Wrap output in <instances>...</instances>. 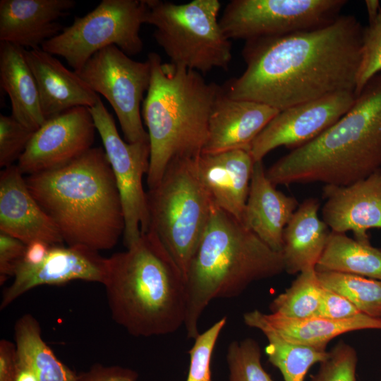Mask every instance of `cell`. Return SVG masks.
<instances>
[{
	"label": "cell",
	"instance_id": "d590c367",
	"mask_svg": "<svg viewBox=\"0 0 381 381\" xmlns=\"http://www.w3.org/2000/svg\"><path fill=\"white\" fill-rule=\"evenodd\" d=\"M26 244L21 241L0 231V284L2 285L23 260Z\"/></svg>",
	"mask_w": 381,
	"mask_h": 381
},
{
	"label": "cell",
	"instance_id": "60d3db41",
	"mask_svg": "<svg viewBox=\"0 0 381 381\" xmlns=\"http://www.w3.org/2000/svg\"><path fill=\"white\" fill-rule=\"evenodd\" d=\"M13 381H39L35 373L27 367L16 363V370Z\"/></svg>",
	"mask_w": 381,
	"mask_h": 381
},
{
	"label": "cell",
	"instance_id": "30bf717a",
	"mask_svg": "<svg viewBox=\"0 0 381 381\" xmlns=\"http://www.w3.org/2000/svg\"><path fill=\"white\" fill-rule=\"evenodd\" d=\"M345 0H232L219 18L229 40L285 35L327 25L335 20Z\"/></svg>",
	"mask_w": 381,
	"mask_h": 381
},
{
	"label": "cell",
	"instance_id": "b9f144b4",
	"mask_svg": "<svg viewBox=\"0 0 381 381\" xmlns=\"http://www.w3.org/2000/svg\"><path fill=\"white\" fill-rule=\"evenodd\" d=\"M365 5L368 17V21L375 18L381 9V5L378 0H366Z\"/></svg>",
	"mask_w": 381,
	"mask_h": 381
},
{
	"label": "cell",
	"instance_id": "4fadbf2b",
	"mask_svg": "<svg viewBox=\"0 0 381 381\" xmlns=\"http://www.w3.org/2000/svg\"><path fill=\"white\" fill-rule=\"evenodd\" d=\"M356 98L353 92L343 91L280 111L252 143L254 162L279 147L293 150L312 141L342 117Z\"/></svg>",
	"mask_w": 381,
	"mask_h": 381
},
{
	"label": "cell",
	"instance_id": "ffe728a7",
	"mask_svg": "<svg viewBox=\"0 0 381 381\" xmlns=\"http://www.w3.org/2000/svg\"><path fill=\"white\" fill-rule=\"evenodd\" d=\"M75 4L73 0H1L0 42L41 48L61 32L59 20Z\"/></svg>",
	"mask_w": 381,
	"mask_h": 381
},
{
	"label": "cell",
	"instance_id": "603a6c76",
	"mask_svg": "<svg viewBox=\"0 0 381 381\" xmlns=\"http://www.w3.org/2000/svg\"><path fill=\"white\" fill-rule=\"evenodd\" d=\"M319 207L318 199H306L284 228L282 254L289 274L315 268L325 250L331 230L320 219Z\"/></svg>",
	"mask_w": 381,
	"mask_h": 381
},
{
	"label": "cell",
	"instance_id": "4316f807",
	"mask_svg": "<svg viewBox=\"0 0 381 381\" xmlns=\"http://www.w3.org/2000/svg\"><path fill=\"white\" fill-rule=\"evenodd\" d=\"M243 322L247 326L259 329L265 336L268 342L265 348L268 361L279 370L284 381H304L309 369L329 356L327 350L286 340L265 322L258 310L244 313Z\"/></svg>",
	"mask_w": 381,
	"mask_h": 381
},
{
	"label": "cell",
	"instance_id": "1f68e13d",
	"mask_svg": "<svg viewBox=\"0 0 381 381\" xmlns=\"http://www.w3.org/2000/svg\"><path fill=\"white\" fill-rule=\"evenodd\" d=\"M381 73V9L368 21L362 33L361 61L356 75L355 94L357 96L366 84Z\"/></svg>",
	"mask_w": 381,
	"mask_h": 381
},
{
	"label": "cell",
	"instance_id": "7c38bea8",
	"mask_svg": "<svg viewBox=\"0 0 381 381\" xmlns=\"http://www.w3.org/2000/svg\"><path fill=\"white\" fill-rule=\"evenodd\" d=\"M112 169L123 210L124 243H135L149 228L147 193L143 186L150 166L149 141L128 143L122 139L114 119L101 99L89 108Z\"/></svg>",
	"mask_w": 381,
	"mask_h": 381
},
{
	"label": "cell",
	"instance_id": "9a60e30c",
	"mask_svg": "<svg viewBox=\"0 0 381 381\" xmlns=\"http://www.w3.org/2000/svg\"><path fill=\"white\" fill-rule=\"evenodd\" d=\"M107 274V258L98 251L83 246H52L38 265H18L11 284L2 294L0 309L40 285H61L73 280L103 284Z\"/></svg>",
	"mask_w": 381,
	"mask_h": 381
},
{
	"label": "cell",
	"instance_id": "5b68a950",
	"mask_svg": "<svg viewBox=\"0 0 381 381\" xmlns=\"http://www.w3.org/2000/svg\"><path fill=\"white\" fill-rule=\"evenodd\" d=\"M284 272L282 253L265 243L237 219L212 205L209 221L186 276L184 327L188 339L214 299L239 296L254 282Z\"/></svg>",
	"mask_w": 381,
	"mask_h": 381
},
{
	"label": "cell",
	"instance_id": "ac0fdd59",
	"mask_svg": "<svg viewBox=\"0 0 381 381\" xmlns=\"http://www.w3.org/2000/svg\"><path fill=\"white\" fill-rule=\"evenodd\" d=\"M279 111L256 102L232 99L222 87L211 111L202 152L250 151L253 141Z\"/></svg>",
	"mask_w": 381,
	"mask_h": 381
},
{
	"label": "cell",
	"instance_id": "7a4b0ae2",
	"mask_svg": "<svg viewBox=\"0 0 381 381\" xmlns=\"http://www.w3.org/2000/svg\"><path fill=\"white\" fill-rule=\"evenodd\" d=\"M25 179L68 246L109 250L123 235L121 197L102 147H92L63 166Z\"/></svg>",
	"mask_w": 381,
	"mask_h": 381
},
{
	"label": "cell",
	"instance_id": "83f0119b",
	"mask_svg": "<svg viewBox=\"0 0 381 381\" xmlns=\"http://www.w3.org/2000/svg\"><path fill=\"white\" fill-rule=\"evenodd\" d=\"M317 272H337L381 281V248L332 231L315 265Z\"/></svg>",
	"mask_w": 381,
	"mask_h": 381
},
{
	"label": "cell",
	"instance_id": "e575fe53",
	"mask_svg": "<svg viewBox=\"0 0 381 381\" xmlns=\"http://www.w3.org/2000/svg\"><path fill=\"white\" fill-rule=\"evenodd\" d=\"M35 131L27 128L11 115H0V167L13 164L25 152Z\"/></svg>",
	"mask_w": 381,
	"mask_h": 381
},
{
	"label": "cell",
	"instance_id": "52a82bcc",
	"mask_svg": "<svg viewBox=\"0 0 381 381\" xmlns=\"http://www.w3.org/2000/svg\"><path fill=\"white\" fill-rule=\"evenodd\" d=\"M147 202L148 230L157 236L186 281L212 205L198 175L195 157L172 160L157 185L148 189Z\"/></svg>",
	"mask_w": 381,
	"mask_h": 381
},
{
	"label": "cell",
	"instance_id": "d6a6232c",
	"mask_svg": "<svg viewBox=\"0 0 381 381\" xmlns=\"http://www.w3.org/2000/svg\"><path fill=\"white\" fill-rule=\"evenodd\" d=\"M226 323V317L199 334L188 351L190 365L186 381H212L210 363L219 336Z\"/></svg>",
	"mask_w": 381,
	"mask_h": 381
},
{
	"label": "cell",
	"instance_id": "7402d4cb",
	"mask_svg": "<svg viewBox=\"0 0 381 381\" xmlns=\"http://www.w3.org/2000/svg\"><path fill=\"white\" fill-rule=\"evenodd\" d=\"M299 204L278 190L266 176L262 161L255 162L241 223L273 250L282 253L283 232Z\"/></svg>",
	"mask_w": 381,
	"mask_h": 381
},
{
	"label": "cell",
	"instance_id": "ba28073f",
	"mask_svg": "<svg viewBox=\"0 0 381 381\" xmlns=\"http://www.w3.org/2000/svg\"><path fill=\"white\" fill-rule=\"evenodd\" d=\"M220 8L218 0H148L144 22L155 28L154 37L169 63L205 73L227 69L232 58L230 40L218 19Z\"/></svg>",
	"mask_w": 381,
	"mask_h": 381
},
{
	"label": "cell",
	"instance_id": "5bb4252c",
	"mask_svg": "<svg viewBox=\"0 0 381 381\" xmlns=\"http://www.w3.org/2000/svg\"><path fill=\"white\" fill-rule=\"evenodd\" d=\"M96 131L89 108L66 110L35 131L17 166L27 176L63 166L93 147Z\"/></svg>",
	"mask_w": 381,
	"mask_h": 381
},
{
	"label": "cell",
	"instance_id": "3957f363",
	"mask_svg": "<svg viewBox=\"0 0 381 381\" xmlns=\"http://www.w3.org/2000/svg\"><path fill=\"white\" fill-rule=\"evenodd\" d=\"M103 285L112 319L133 336L166 335L184 325V276L150 230L107 258Z\"/></svg>",
	"mask_w": 381,
	"mask_h": 381
},
{
	"label": "cell",
	"instance_id": "e0dca14e",
	"mask_svg": "<svg viewBox=\"0 0 381 381\" xmlns=\"http://www.w3.org/2000/svg\"><path fill=\"white\" fill-rule=\"evenodd\" d=\"M0 231L25 244L41 241L62 245L57 227L30 192L17 164L0 174Z\"/></svg>",
	"mask_w": 381,
	"mask_h": 381
},
{
	"label": "cell",
	"instance_id": "44dd1931",
	"mask_svg": "<svg viewBox=\"0 0 381 381\" xmlns=\"http://www.w3.org/2000/svg\"><path fill=\"white\" fill-rule=\"evenodd\" d=\"M24 54L35 78L46 120L74 107L91 108L100 99L75 71L42 48L24 49Z\"/></svg>",
	"mask_w": 381,
	"mask_h": 381
},
{
	"label": "cell",
	"instance_id": "f35d334b",
	"mask_svg": "<svg viewBox=\"0 0 381 381\" xmlns=\"http://www.w3.org/2000/svg\"><path fill=\"white\" fill-rule=\"evenodd\" d=\"M16 370V344L3 339L0 341V381H13Z\"/></svg>",
	"mask_w": 381,
	"mask_h": 381
},
{
	"label": "cell",
	"instance_id": "6da1fadb",
	"mask_svg": "<svg viewBox=\"0 0 381 381\" xmlns=\"http://www.w3.org/2000/svg\"><path fill=\"white\" fill-rule=\"evenodd\" d=\"M363 27L353 15L282 36L246 41L243 73L226 87L231 98L279 111L343 91L355 93Z\"/></svg>",
	"mask_w": 381,
	"mask_h": 381
},
{
	"label": "cell",
	"instance_id": "ab89813d",
	"mask_svg": "<svg viewBox=\"0 0 381 381\" xmlns=\"http://www.w3.org/2000/svg\"><path fill=\"white\" fill-rule=\"evenodd\" d=\"M51 246L49 243L41 241L27 244L22 262L28 265L40 264L47 256Z\"/></svg>",
	"mask_w": 381,
	"mask_h": 381
},
{
	"label": "cell",
	"instance_id": "9c48e42d",
	"mask_svg": "<svg viewBox=\"0 0 381 381\" xmlns=\"http://www.w3.org/2000/svg\"><path fill=\"white\" fill-rule=\"evenodd\" d=\"M148 8V0H102L41 48L66 59L73 71H79L97 52L111 45L128 56L140 53L143 43L141 25Z\"/></svg>",
	"mask_w": 381,
	"mask_h": 381
},
{
	"label": "cell",
	"instance_id": "74e56055",
	"mask_svg": "<svg viewBox=\"0 0 381 381\" xmlns=\"http://www.w3.org/2000/svg\"><path fill=\"white\" fill-rule=\"evenodd\" d=\"M138 373L118 365H92L87 371L78 374L77 381H136Z\"/></svg>",
	"mask_w": 381,
	"mask_h": 381
},
{
	"label": "cell",
	"instance_id": "d6986e66",
	"mask_svg": "<svg viewBox=\"0 0 381 381\" xmlns=\"http://www.w3.org/2000/svg\"><path fill=\"white\" fill-rule=\"evenodd\" d=\"M195 164L212 204L241 222L255 164L250 151L201 152Z\"/></svg>",
	"mask_w": 381,
	"mask_h": 381
},
{
	"label": "cell",
	"instance_id": "2e32d148",
	"mask_svg": "<svg viewBox=\"0 0 381 381\" xmlns=\"http://www.w3.org/2000/svg\"><path fill=\"white\" fill-rule=\"evenodd\" d=\"M322 197V220L332 231H351L370 243L368 231L381 229V169L348 186L325 185Z\"/></svg>",
	"mask_w": 381,
	"mask_h": 381
},
{
	"label": "cell",
	"instance_id": "836d02e7",
	"mask_svg": "<svg viewBox=\"0 0 381 381\" xmlns=\"http://www.w3.org/2000/svg\"><path fill=\"white\" fill-rule=\"evenodd\" d=\"M357 363L355 349L341 341L329 351L328 357L320 363L310 381H356Z\"/></svg>",
	"mask_w": 381,
	"mask_h": 381
},
{
	"label": "cell",
	"instance_id": "d4e9b609",
	"mask_svg": "<svg viewBox=\"0 0 381 381\" xmlns=\"http://www.w3.org/2000/svg\"><path fill=\"white\" fill-rule=\"evenodd\" d=\"M260 315L272 329L286 340L323 351H326L332 339L340 334L361 329L381 330V318H373L363 313L343 320L320 317L290 318L261 311Z\"/></svg>",
	"mask_w": 381,
	"mask_h": 381
},
{
	"label": "cell",
	"instance_id": "f1b7e54d",
	"mask_svg": "<svg viewBox=\"0 0 381 381\" xmlns=\"http://www.w3.org/2000/svg\"><path fill=\"white\" fill-rule=\"evenodd\" d=\"M317 276L322 286L342 296L362 313L381 318V281L337 272H317Z\"/></svg>",
	"mask_w": 381,
	"mask_h": 381
},
{
	"label": "cell",
	"instance_id": "f546056e",
	"mask_svg": "<svg viewBox=\"0 0 381 381\" xmlns=\"http://www.w3.org/2000/svg\"><path fill=\"white\" fill-rule=\"evenodd\" d=\"M322 291L315 268L307 269L273 299L270 309L272 313L290 318L315 317L321 301Z\"/></svg>",
	"mask_w": 381,
	"mask_h": 381
},
{
	"label": "cell",
	"instance_id": "7bdbcfd3",
	"mask_svg": "<svg viewBox=\"0 0 381 381\" xmlns=\"http://www.w3.org/2000/svg\"><path fill=\"white\" fill-rule=\"evenodd\" d=\"M380 381H381V377H380Z\"/></svg>",
	"mask_w": 381,
	"mask_h": 381
},
{
	"label": "cell",
	"instance_id": "8992f818",
	"mask_svg": "<svg viewBox=\"0 0 381 381\" xmlns=\"http://www.w3.org/2000/svg\"><path fill=\"white\" fill-rule=\"evenodd\" d=\"M151 80L143 102L150 155L148 189L157 185L169 164L194 157L205 146L211 111L222 87L207 83L197 71L162 62L149 53Z\"/></svg>",
	"mask_w": 381,
	"mask_h": 381
},
{
	"label": "cell",
	"instance_id": "484cf974",
	"mask_svg": "<svg viewBox=\"0 0 381 381\" xmlns=\"http://www.w3.org/2000/svg\"><path fill=\"white\" fill-rule=\"evenodd\" d=\"M16 363L30 369L39 381H77L78 374L64 365L43 340L38 321L30 314L15 323Z\"/></svg>",
	"mask_w": 381,
	"mask_h": 381
},
{
	"label": "cell",
	"instance_id": "cb8c5ba5",
	"mask_svg": "<svg viewBox=\"0 0 381 381\" xmlns=\"http://www.w3.org/2000/svg\"><path fill=\"white\" fill-rule=\"evenodd\" d=\"M0 84L11 103V116L36 131L46 121L35 78L25 59L24 48L0 42Z\"/></svg>",
	"mask_w": 381,
	"mask_h": 381
},
{
	"label": "cell",
	"instance_id": "8d00e7d4",
	"mask_svg": "<svg viewBox=\"0 0 381 381\" xmlns=\"http://www.w3.org/2000/svg\"><path fill=\"white\" fill-rule=\"evenodd\" d=\"M322 287L321 301L315 317L343 320L351 318L362 313L342 296L323 286Z\"/></svg>",
	"mask_w": 381,
	"mask_h": 381
},
{
	"label": "cell",
	"instance_id": "4dcf8cb0",
	"mask_svg": "<svg viewBox=\"0 0 381 381\" xmlns=\"http://www.w3.org/2000/svg\"><path fill=\"white\" fill-rule=\"evenodd\" d=\"M229 381H273L261 364V349L252 338L231 341L227 348Z\"/></svg>",
	"mask_w": 381,
	"mask_h": 381
},
{
	"label": "cell",
	"instance_id": "8fae6325",
	"mask_svg": "<svg viewBox=\"0 0 381 381\" xmlns=\"http://www.w3.org/2000/svg\"><path fill=\"white\" fill-rule=\"evenodd\" d=\"M76 73L111 104L126 142L149 141L140 113L151 80L148 59L144 62L133 60L111 45L95 53Z\"/></svg>",
	"mask_w": 381,
	"mask_h": 381
},
{
	"label": "cell",
	"instance_id": "277c9868",
	"mask_svg": "<svg viewBox=\"0 0 381 381\" xmlns=\"http://www.w3.org/2000/svg\"><path fill=\"white\" fill-rule=\"evenodd\" d=\"M380 169L381 73L366 84L342 117L279 159L266 169V176L275 186L315 182L348 186Z\"/></svg>",
	"mask_w": 381,
	"mask_h": 381
}]
</instances>
